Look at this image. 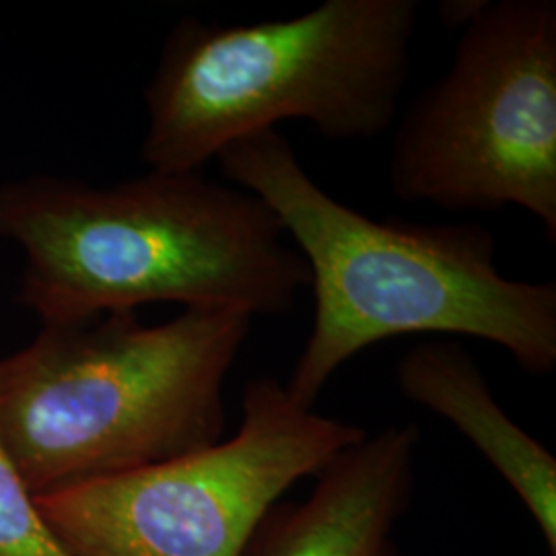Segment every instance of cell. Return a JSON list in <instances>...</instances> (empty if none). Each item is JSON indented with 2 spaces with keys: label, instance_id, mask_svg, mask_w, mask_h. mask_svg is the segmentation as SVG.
<instances>
[{
  "label": "cell",
  "instance_id": "5b68a950",
  "mask_svg": "<svg viewBox=\"0 0 556 556\" xmlns=\"http://www.w3.org/2000/svg\"><path fill=\"white\" fill-rule=\"evenodd\" d=\"M390 186L441 211L516 206L556 243V2L486 0L396 119Z\"/></svg>",
  "mask_w": 556,
  "mask_h": 556
},
{
  "label": "cell",
  "instance_id": "3957f363",
  "mask_svg": "<svg viewBox=\"0 0 556 556\" xmlns=\"http://www.w3.org/2000/svg\"><path fill=\"white\" fill-rule=\"evenodd\" d=\"M254 318L184 309L41 326L0 358V441L36 497L186 456L225 435V383Z\"/></svg>",
  "mask_w": 556,
  "mask_h": 556
},
{
  "label": "cell",
  "instance_id": "277c9868",
  "mask_svg": "<svg viewBox=\"0 0 556 556\" xmlns=\"http://www.w3.org/2000/svg\"><path fill=\"white\" fill-rule=\"evenodd\" d=\"M417 0H326L291 20L178 21L144 87L140 161L202 172L231 142L305 119L337 142L374 140L400 116Z\"/></svg>",
  "mask_w": 556,
  "mask_h": 556
},
{
  "label": "cell",
  "instance_id": "30bf717a",
  "mask_svg": "<svg viewBox=\"0 0 556 556\" xmlns=\"http://www.w3.org/2000/svg\"><path fill=\"white\" fill-rule=\"evenodd\" d=\"M486 0H443L439 4V17L445 27L464 29L482 11Z\"/></svg>",
  "mask_w": 556,
  "mask_h": 556
},
{
  "label": "cell",
  "instance_id": "9c48e42d",
  "mask_svg": "<svg viewBox=\"0 0 556 556\" xmlns=\"http://www.w3.org/2000/svg\"><path fill=\"white\" fill-rule=\"evenodd\" d=\"M0 556H75L41 514L38 497L0 441Z\"/></svg>",
  "mask_w": 556,
  "mask_h": 556
},
{
  "label": "cell",
  "instance_id": "ba28073f",
  "mask_svg": "<svg viewBox=\"0 0 556 556\" xmlns=\"http://www.w3.org/2000/svg\"><path fill=\"white\" fill-rule=\"evenodd\" d=\"M397 390L445 418L516 493L556 556V459L509 417L477 358L456 338L422 340L396 365Z\"/></svg>",
  "mask_w": 556,
  "mask_h": 556
},
{
  "label": "cell",
  "instance_id": "6da1fadb",
  "mask_svg": "<svg viewBox=\"0 0 556 556\" xmlns=\"http://www.w3.org/2000/svg\"><path fill=\"white\" fill-rule=\"evenodd\" d=\"M215 161L273 211L307 264L314 324L285 383L299 406L316 408L361 351L408 334L486 340L528 376L555 371L556 285L505 277L486 227L371 219L332 199L278 128L231 142Z\"/></svg>",
  "mask_w": 556,
  "mask_h": 556
},
{
  "label": "cell",
  "instance_id": "52a82bcc",
  "mask_svg": "<svg viewBox=\"0 0 556 556\" xmlns=\"http://www.w3.org/2000/svg\"><path fill=\"white\" fill-rule=\"evenodd\" d=\"M420 431L365 433L338 452L307 497L278 501L241 556H402L396 532L417 493Z\"/></svg>",
  "mask_w": 556,
  "mask_h": 556
},
{
  "label": "cell",
  "instance_id": "7a4b0ae2",
  "mask_svg": "<svg viewBox=\"0 0 556 556\" xmlns=\"http://www.w3.org/2000/svg\"><path fill=\"white\" fill-rule=\"evenodd\" d=\"M0 239L25 256L21 307L41 326L142 305L282 316L309 270L273 211L202 172L93 186L36 174L0 184Z\"/></svg>",
  "mask_w": 556,
  "mask_h": 556
},
{
  "label": "cell",
  "instance_id": "8992f818",
  "mask_svg": "<svg viewBox=\"0 0 556 556\" xmlns=\"http://www.w3.org/2000/svg\"><path fill=\"white\" fill-rule=\"evenodd\" d=\"M367 431L252 379L236 435L199 452L38 497L75 556H241L287 491Z\"/></svg>",
  "mask_w": 556,
  "mask_h": 556
}]
</instances>
